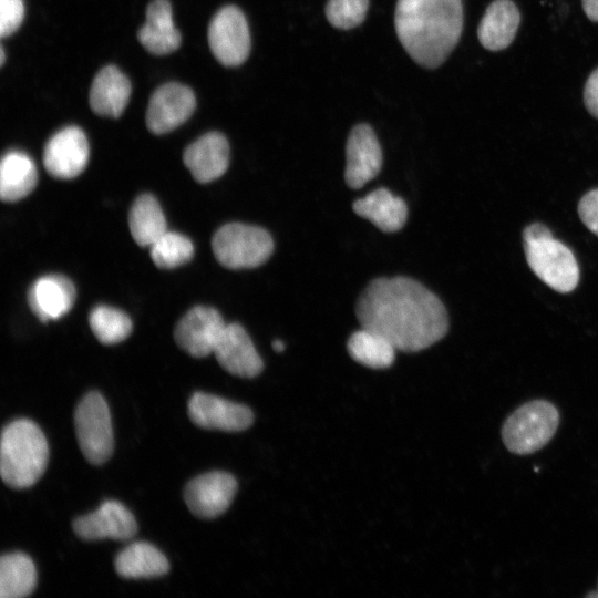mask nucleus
<instances>
[{
    "instance_id": "e433bc0d",
    "label": "nucleus",
    "mask_w": 598,
    "mask_h": 598,
    "mask_svg": "<svg viewBox=\"0 0 598 598\" xmlns=\"http://www.w3.org/2000/svg\"><path fill=\"white\" fill-rule=\"evenodd\" d=\"M588 597H598V592H591L588 595Z\"/></svg>"
},
{
    "instance_id": "2f4dec72",
    "label": "nucleus",
    "mask_w": 598,
    "mask_h": 598,
    "mask_svg": "<svg viewBox=\"0 0 598 598\" xmlns=\"http://www.w3.org/2000/svg\"><path fill=\"white\" fill-rule=\"evenodd\" d=\"M578 214L585 226L598 236V188L590 190L580 199Z\"/></svg>"
},
{
    "instance_id": "f704fd0d",
    "label": "nucleus",
    "mask_w": 598,
    "mask_h": 598,
    "mask_svg": "<svg viewBox=\"0 0 598 598\" xmlns=\"http://www.w3.org/2000/svg\"><path fill=\"white\" fill-rule=\"evenodd\" d=\"M272 348L276 352H282L286 348L285 343L281 340H275L272 342Z\"/></svg>"
},
{
    "instance_id": "412c9836",
    "label": "nucleus",
    "mask_w": 598,
    "mask_h": 598,
    "mask_svg": "<svg viewBox=\"0 0 598 598\" xmlns=\"http://www.w3.org/2000/svg\"><path fill=\"white\" fill-rule=\"evenodd\" d=\"M519 22L520 14L513 1L495 0L487 7L480 22L478 40L489 51L506 49L513 42Z\"/></svg>"
},
{
    "instance_id": "6ab92c4d",
    "label": "nucleus",
    "mask_w": 598,
    "mask_h": 598,
    "mask_svg": "<svg viewBox=\"0 0 598 598\" xmlns=\"http://www.w3.org/2000/svg\"><path fill=\"white\" fill-rule=\"evenodd\" d=\"M140 43L152 54L165 55L181 45V33L173 22L168 0H153L146 9L145 23L137 32Z\"/></svg>"
},
{
    "instance_id": "9d476101",
    "label": "nucleus",
    "mask_w": 598,
    "mask_h": 598,
    "mask_svg": "<svg viewBox=\"0 0 598 598\" xmlns=\"http://www.w3.org/2000/svg\"><path fill=\"white\" fill-rule=\"evenodd\" d=\"M225 327L216 309L196 306L178 321L174 338L178 347L189 355L204 358L214 353Z\"/></svg>"
},
{
    "instance_id": "a211bd4d",
    "label": "nucleus",
    "mask_w": 598,
    "mask_h": 598,
    "mask_svg": "<svg viewBox=\"0 0 598 598\" xmlns=\"http://www.w3.org/2000/svg\"><path fill=\"white\" fill-rule=\"evenodd\" d=\"M76 292L73 282L63 275L52 274L38 278L28 291V303L32 312L48 322L66 315Z\"/></svg>"
},
{
    "instance_id": "f3484780",
    "label": "nucleus",
    "mask_w": 598,
    "mask_h": 598,
    "mask_svg": "<svg viewBox=\"0 0 598 598\" xmlns=\"http://www.w3.org/2000/svg\"><path fill=\"white\" fill-rule=\"evenodd\" d=\"M183 161L198 183L213 182L228 167V141L219 132L206 133L185 148Z\"/></svg>"
},
{
    "instance_id": "ddd939ff",
    "label": "nucleus",
    "mask_w": 598,
    "mask_h": 598,
    "mask_svg": "<svg viewBox=\"0 0 598 598\" xmlns=\"http://www.w3.org/2000/svg\"><path fill=\"white\" fill-rule=\"evenodd\" d=\"M188 415L199 427L226 432L244 431L254 422V414L246 405L203 392L189 399Z\"/></svg>"
},
{
    "instance_id": "6e6552de",
    "label": "nucleus",
    "mask_w": 598,
    "mask_h": 598,
    "mask_svg": "<svg viewBox=\"0 0 598 598\" xmlns=\"http://www.w3.org/2000/svg\"><path fill=\"white\" fill-rule=\"evenodd\" d=\"M212 53L225 66H238L250 52V34L247 20L235 6L217 11L208 27Z\"/></svg>"
},
{
    "instance_id": "423d86ee",
    "label": "nucleus",
    "mask_w": 598,
    "mask_h": 598,
    "mask_svg": "<svg viewBox=\"0 0 598 598\" xmlns=\"http://www.w3.org/2000/svg\"><path fill=\"white\" fill-rule=\"evenodd\" d=\"M558 423L559 413L550 402H528L512 413L504 423L503 442L513 453H533L548 443Z\"/></svg>"
},
{
    "instance_id": "c9c22d12",
    "label": "nucleus",
    "mask_w": 598,
    "mask_h": 598,
    "mask_svg": "<svg viewBox=\"0 0 598 598\" xmlns=\"http://www.w3.org/2000/svg\"><path fill=\"white\" fill-rule=\"evenodd\" d=\"M0 60H1V65H3V63H4V61H6V55H4V50H3V48H1V58H0Z\"/></svg>"
},
{
    "instance_id": "4be33fe9",
    "label": "nucleus",
    "mask_w": 598,
    "mask_h": 598,
    "mask_svg": "<svg viewBox=\"0 0 598 598\" xmlns=\"http://www.w3.org/2000/svg\"><path fill=\"white\" fill-rule=\"evenodd\" d=\"M352 208L357 215L370 220L384 233L400 230L408 218L405 202L386 188H378L369 193L355 200Z\"/></svg>"
},
{
    "instance_id": "473e14b6",
    "label": "nucleus",
    "mask_w": 598,
    "mask_h": 598,
    "mask_svg": "<svg viewBox=\"0 0 598 598\" xmlns=\"http://www.w3.org/2000/svg\"><path fill=\"white\" fill-rule=\"evenodd\" d=\"M584 101L589 113L598 118V68L586 81Z\"/></svg>"
},
{
    "instance_id": "20e7f679",
    "label": "nucleus",
    "mask_w": 598,
    "mask_h": 598,
    "mask_svg": "<svg viewBox=\"0 0 598 598\" xmlns=\"http://www.w3.org/2000/svg\"><path fill=\"white\" fill-rule=\"evenodd\" d=\"M524 250L532 271L551 289L567 293L579 281V267L573 251L554 238L543 224L527 226L523 233Z\"/></svg>"
},
{
    "instance_id": "f03ea898",
    "label": "nucleus",
    "mask_w": 598,
    "mask_h": 598,
    "mask_svg": "<svg viewBox=\"0 0 598 598\" xmlns=\"http://www.w3.org/2000/svg\"><path fill=\"white\" fill-rule=\"evenodd\" d=\"M394 25L399 41L421 66H440L463 29L462 0H398Z\"/></svg>"
},
{
    "instance_id": "cd10ccee",
    "label": "nucleus",
    "mask_w": 598,
    "mask_h": 598,
    "mask_svg": "<svg viewBox=\"0 0 598 598\" xmlns=\"http://www.w3.org/2000/svg\"><path fill=\"white\" fill-rule=\"evenodd\" d=\"M89 323L96 339L103 344L118 343L132 331V321L125 312L104 305L92 309Z\"/></svg>"
},
{
    "instance_id": "0eeeda50",
    "label": "nucleus",
    "mask_w": 598,
    "mask_h": 598,
    "mask_svg": "<svg viewBox=\"0 0 598 598\" xmlns=\"http://www.w3.org/2000/svg\"><path fill=\"white\" fill-rule=\"evenodd\" d=\"M76 440L84 457L94 465L105 463L114 448L110 409L99 392H89L74 412Z\"/></svg>"
},
{
    "instance_id": "7ed1b4c3",
    "label": "nucleus",
    "mask_w": 598,
    "mask_h": 598,
    "mask_svg": "<svg viewBox=\"0 0 598 598\" xmlns=\"http://www.w3.org/2000/svg\"><path fill=\"white\" fill-rule=\"evenodd\" d=\"M49 446L41 429L31 420L19 419L2 431L0 444V475L11 488H27L47 468Z\"/></svg>"
},
{
    "instance_id": "dca6fc26",
    "label": "nucleus",
    "mask_w": 598,
    "mask_h": 598,
    "mask_svg": "<svg viewBox=\"0 0 598 598\" xmlns=\"http://www.w3.org/2000/svg\"><path fill=\"white\" fill-rule=\"evenodd\" d=\"M214 354L224 370L237 377L254 378L264 369L250 337L238 323L226 324Z\"/></svg>"
},
{
    "instance_id": "9b49d317",
    "label": "nucleus",
    "mask_w": 598,
    "mask_h": 598,
    "mask_svg": "<svg viewBox=\"0 0 598 598\" xmlns=\"http://www.w3.org/2000/svg\"><path fill=\"white\" fill-rule=\"evenodd\" d=\"M89 154L90 148L84 132L78 126H66L47 142L43 164L51 176L70 179L84 171Z\"/></svg>"
},
{
    "instance_id": "39448f33",
    "label": "nucleus",
    "mask_w": 598,
    "mask_h": 598,
    "mask_svg": "<svg viewBox=\"0 0 598 598\" xmlns=\"http://www.w3.org/2000/svg\"><path fill=\"white\" fill-rule=\"evenodd\" d=\"M212 248L217 261L226 268H255L269 259L274 240L264 228L229 223L215 233Z\"/></svg>"
},
{
    "instance_id": "f257e3e1",
    "label": "nucleus",
    "mask_w": 598,
    "mask_h": 598,
    "mask_svg": "<svg viewBox=\"0 0 598 598\" xmlns=\"http://www.w3.org/2000/svg\"><path fill=\"white\" fill-rule=\"evenodd\" d=\"M355 313L362 328L382 334L403 352L431 347L448 329L442 301L420 282L402 276L372 280L360 295Z\"/></svg>"
},
{
    "instance_id": "5701e85b",
    "label": "nucleus",
    "mask_w": 598,
    "mask_h": 598,
    "mask_svg": "<svg viewBox=\"0 0 598 598\" xmlns=\"http://www.w3.org/2000/svg\"><path fill=\"white\" fill-rule=\"evenodd\" d=\"M38 181L32 158L20 151H9L0 164V197L6 203L18 202L28 196Z\"/></svg>"
},
{
    "instance_id": "a878e982",
    "label": "nucleus",
    "mask_w": 598,
    "mask_h": 598,
    "mask_svg": "<svg viewBox=\"0 0 598 598\" xmlns=\"http://www.w3.org/2000/svg\"><path fill=\"white\" fill-rule=\"evenodd\" d=\"M37 585V570L32 559L22 553L6 554L0 559V597L29 596Z\"/></svg>"
},
{
    "instance_id": "aec40b11",
    "label": "nucleus",
    "mask_w": 598,
    "mask_h": 598,
    "mask_svg": "<svg viewBox=\"0 0 598 598\" xmlns=\"http://www.w3.org/2000/svg\"><path fill=\"white\" fill-rule=\"evenodd\" d=\"M131 83L114 65L104 66L95 75L90 90V105L101 116L118 117L131 96Z\"/></svg>"
},
{
    "instance_id": "72a5a7b5",
    "label": "nucleus",
    "mask_w": 598,
    "mask_h": 598,
    "mask_svg": "<svg viewBox=\"0 0 598 598\" xmlns=\"http://www.w3.org/2000/svg\"><path fill=\"white\" fill-rule=\"evenodd\" d=\"M586 16L595 22H598V0H581Z\"/></svg>"
},
{
    "instance_id": "7c9ffc66",
    "label": "nucleus",
    "mask_w": 598,
    "mask_h": 598,
    "mask_svg": "<svg viewBox=\"0 0 598 598\" xmlns=\"http://www.w3.org/2000/svg\"><path fill=\"white\" fill-rule=\"evenodd\" d=\"M24 17L22 0H0V34L9 37L18 30Z\"/></svg>"
},
{
    "instance_id": "393cba45",
    "label": "nucleus",
    "mask_w": 598,
    "mask_h": 598,
    "mask_svg": "<svg viewBox=\"0 0 598 598\" xmlns=\"http://www.w3.org/2000/svg\"><path fill=\"white\" fill-rule=\"evenodd\" d=\"M128 227L133 239L143 247L152 246L167 231L164 213L154 196L143 194L135 199L128 214Z\"/></svg>"
},
{
    "instance_id": "f8f14e48",
    "label": "nucleus",
    "mask_w": 598,
    "mask_h": 598,
    "mask_svg": "<svg viewBox=\"0 0 598 598\" xmlns=\"http://www.w3.org/2000/svg\"><path fill=\"white\" fill-rule=\"evenodd\" d=\"M196 107L194 92L181 83H166L154 91L146 112V125L154 134H165L186 122Z\"/></svg>"
},
{
    "instance_id": "1a4fd4ad",
    "label": "nucleus",
    "mask_w": 598,
    "mask_h": 598,
    "mask_svg": "<svg viewBox=\"0 0 598 598\" xmlns=\"http://www.w3.org/2000/svg\"><path fill=\"white\" fill-rule=\"evenodd\" d=\"M236 492L237 481L231 474L214 471L189 481L184 498L195 516L212 519L227 511Z\"/></svg>"
},
{
    "instance_id": "c85d7f7f",
    "label": "nucleus",
    "mask_w": 598,
    "mask_h": 598,
    "mask_svg": "<svg viewBox=\"0 0 598 598\" xmlns=\"http://www.w3.org/2000/svg\"><path fill=\"white\" fill-rule=\"evenodd\" d=\"M151 247L153 262L162 269H172L188 262L194 255L190 239L167 230Z\"/></svg>"
},
{
    "instance_id": "b1692460",
    "label": "nucleus",
    "mask_w": 598,
    "mask_h": 598,
    "mask_svg": "<svg viewBox=\"0 0 598 598\" xmlns=\"http://www.w3.org/2000/svg\"><path fill=\"white\" fill-rule=\"evenodd\" d=\"M116 573L123 578L161 577L168 573L169 563L162 551L146 542H134L116 556Z\"/></svg>"
},
{
    "instance_id": "bb28decb",
    "label": "nucleus",
    "mask_w": 598,
    "mask_h": 598,
    "mask_svg": "<svg viewBox=\"0 0 598 598\" xmlns=\"http://www.w3.org/2000/svg\"><path fill=\"white\" fill-rule=\"evenodd\" d=\"M347 349L354 361L372 369L392 365L396 350L382 334L362 327L350 336Z\"/></svg>"
},
{
    "instance_id": "2eb2a0df",
    "label": "nucleus",
    "mask_w": 598,
    "mask_h": 598,
    "mask_svg": "<svg viewBox=\"0 0 598 598\" xmlns=\"http://www.w3.org/2000/svg\"><path fill=\"white\" fill-rule=\"evenodd\" d=\"M73 530L84 540H128L136 535L137 523L123 504L105 501L96 511L78 517L73 522Z\"/></svg>"
},
{
    "instance_id": "4468645a",
    "label": "nucleus",
    "mask_w": 598,
    "mask_h": 598,
    "mask_svg": "<svg viewBox=\"0 0 598 598\" xmlns=\"http://www.w3.org/2000/svg\"><path fill=\"white\" fill-rule=\"evenodd\" d=\"M382 167V151L372 127L355 125L347 141L344 179L349 187L358 189L373 179Z\"/></svg>"
},
{
    "instance_id": "c756f323",
    "label": "nucleus",
    "mask_w": 598,
    "mask_h": 598,
    "mask_svg": "<svg viewBox=\"0 0 598 598\" xmlns=\"http://www.w3.org/2000/svg\"><path fill=\"white\" fill-rule=\"evenodd\" d=\"M369 8V0H328L326 17L331 25L349 30L361 24Z\"/></svg>"
}]
</instances>
